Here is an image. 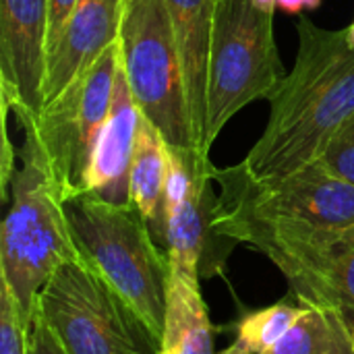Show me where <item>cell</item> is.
Here are the masks:
<instances>
[{"mask_svg":"<svg viewBox=\"0 0 354 354\" xmlns=\"http://www.w3.org/2000/svg\"><path fill=\"white\" fill-rule=\"evenodd\" d=\"M295 66L270 97V120L236 170L266 183L319 160L334 133L354 114V41L348 29L297 21Z\"/></svg>","mask_w":354,"mask_h":354,"instance_id":"obj_1","label":"cell"},{"mask_svg":"<svg viewBox=\"0 0 354 354\" xmlns=\"http://www.w3.org/2000/svg\"><path fill=\"white\" fill-rule=\"evenodd\" d=\"M8 104L23 131V143L17 149L19 168L15 166L10 176L12 199L0 232V278L29 332L41 288L62 263L77 259L79 253L60 189L37 135L35 114L10 100Z\"/></svg>","mask_w":354,"mask_h":354,"instance_id":"obj_2","label":"cell"},{"mask_svg":"<svg viewBox=\"0 0 354 354\" xmlns=\"http://www.w3.org/2000/svg\"><path fill=\"white\" fill-rule=\"evenodd\" d=\"M79 257L89 263L160 336L164 332L170 259L135 205L81 193L62 201Z\"/></svg>","mask_w":354,"mask_h":354,"instance_id":"obj_3","label":"cell"},{"mask_svg":"<svg viewBox=\"0 0 354 354\" xmlns=\"http://www.w3.org/2000/svg\"><path fill=\"white\" fill-rule=\"evenodd\" d=\"M276 0H218L214 12L205 151L245 106L270 100L286 77L276 37Z\"/></svg>","mask_w":354,"mask_h":354,"instance_id":"obj_4","label":"cell"},{"mask_svg":"<svg viewBox=\"0 0 354 354\" xmlns=\"http://www.w3.org/2000/svg\"><path fill=\"white\" fill-rule=\"evenodd\" d=\"M35 317L66 354H160V336L81 257L52 274Z\"/></svg>","mask_w":354,"mask_h":354,"instance_id":"obj_5","label":"cell"},{"mask_svg":"<svg viewBox=\"0 0 354 354\" xmlns=\"http://www.w3.org/2000/svg\"><path fill=\"white\" fill-rule=\"evenodd\" d=\"M216 232L261 251L290 295L326 309H354V222L315 226L216 216Z\"/></svg>","mask_w":354,"mask_h":354,"instance_id":"obj_6","label":"cell"},{"mask_svg":"<svg viewBox=\"0 0 354 354\" xmlns=\"http://www.w3.org/2000/svg\"><path fill=\"white\" fill-rule=\"evenodd\" d=\"M118 48L122 73L141 114L153 122L168 145L199 149L168 2L124 0Z\"/></svg>","mask_w":354,"mask_h":354,"instance_id":"obj_7","label":"cell"},{"mask_svg":"<svg viewBox=\"0 0 354 354\" xmlns=\"http://www.w3.org/2000/svg\"><path fill=\"white\" fill-rule=\"evenodd\" d=\"M120 73L118 39L79 73L41 114L35 127L62 201L81 195L100 131L108 118Z\"/></svg>","mask_w":354,"mask_h":354,"instance_id":"obj_8","label":"cell"},{"mask_svg":"<svg viewBox=\"0 0 354 354\" xmlns=\"http://www.w3.org/2000/svg\"><path fill=\"white\" fill-rule=\"evenodd\" d=\"M214 183L220 185L216 216L251 218L263 222H301L336 226L354 222V185L330 174L313 162L288 176L253 183L236 166L216 168Z\"/></svg>","mask_w":354,"mask_h":354,"instance_id":"obj_9","label":"cell"},{"mask_svg":"<svg viewBox=\"0 0 354 354\" xmlns=\"http://www.w3.org/2000/svg\"><path fill=\"white\" fill-rule=\"evenodd\" d=\"M220 354H353L338 311L297 297L247 313Z\"/></svg>","mask_w":354,"mask_h":354,"instance_id":"obj_10","label":"cell"},{"mask_svg":"<svg viewBox=\"0 0 354 354\" xmlns=\"http://www.w3.org/2000/svg\"><path fill=\"white\" fill-rule=\"evenodd\" d=\"M50 60V0H0V93L41 114Z\"/></svg>","mask_w":354,"mask_h":354,"instance_id":"obj_11","label":"cell"},{"mask_svg":"<svg viewBox=\"0 0 354 354\" xmlns=\"http://www.w3.org/2000/svg\"><path fill=\"white\" fill-rule=\"evenodd\" d=\"M212 172L209 153H201L185 197L164 207V245L172 274L193 282H199V268L212 239L220 236L216 232L218 197L212 191Z\"/></svg>","mask_w":354,"mask_h":354,"instance_id":"obj_12","label":"cell"},{"mask_svg":"<svg viewBox=\"0 0 354 354\" xmlns=\"http://www.w3.org/2000/svg\"><path fill=\"white\" fill-rule=\"evenodd\" d=\"M139 118H141V110L129 89L127 77L120 66L112 106L100 131L83 193L95 195L104 201L118 203V205L131 203L129 178H131V162L137 141Z\"/></svg>","mask_w":354,"mask_h":354,"instance_id":"obj_13","label":"cell"},{"mask_svg":"<svg viewBox=\"0 0 354 354\" xmlns=\"http://www.w3.org/2000/svg\"><path fill=\"white\" fill-rule=\"evenodd\" d=\"M124 0H79L50 52L46 104L118 39ZM44 104V106H46Z\"/></svg>","mask_w":354,"mask_h":354,"instance_id":"obj_14","label":"cell"},{"mask_svg":"<svg viewBox=\"0 0 354 354\" xmlns=\"http://www.w3.org/2000/svg\"><path fill=\"white\" fill-rule=\"evenodd\" d=\"M172 17L176 46L180 54L187 106L193 127V137L199 151H205L207 127V87H209V56L214 12L218 0H166Z\"/></svg>","mask_w":354,"mask_h":354,"instance_id":"obj_15","label":"cell"},{"mask_svg":"<svg viewBox=\"0 0 354 354\" xmlns=\"http://www.w3.org/2000/svg\"><path fill=\"white\" fill-rule=\"evenodd\" d=\"M168 174V143L149 118L141 114L131 162V205L149 224L153 239L164 241V189Z\"/></svg>","mask_w":354,"mask_h":354,"instance_id":"obj_16","label":"cell"},{"mask_svg":"<svg viewBox=\"0 0 354 354\" xmlns=\"http://www.w3.org/2000/svg\"><path fill=\"white\" fill-rule=\"evenodd\" d=\"M160 354H214L209 313L199 282L170 276Z\"/></svg>","mask_w":354,"mask_h":354,"instance_id":"obj_17","label":"cell"},{"mask_svg":"<svg viewBox=\"0 0 354 354\" xmlns=\"http://www.w3.org/2000/svg\"><path fill=\"white\" fill-rule=\"evenodd\" d=\"M317 162L336 178L354 185V114L334 133Z\"/></svg>","mask_w":354,"mask_h":354,"instance_id":"obj_18","label":"cell"},{"mask_svg":"<svg viewBox=\"0 0 354 354\" xmlns=\"http://www.w3.org/2000/svg\"><path fill=\"white\" fill-rule=\"evenodd\" d=\"M29 332L25 330L17 305L8 290H0V354H27Z\"/></svg>","mask_w":354,"mask_h":354,"instance_id":"obj_19","label":"cell"},{"mask_svg":"<svg viewBox=\"0 0 354 354\" xmlns=\"http://www.w3.org/2000/svg\"><path fill=\"white\" fill-rule=\"evenodd\" d=\"M27 354H66L62 346L56 342L48 326L35 317L33 326L29 328V344H27Z\"/></svg>","mask_w":354,"mask_h":354,"instance_id":"obj_20","label":"cell"},{"mask_svg":"<svg viewBox=\"0 0 354 354\" xmlns=\"http://www.w3.org/2000/svg\"><path fill=\"white\" fill-rule=\"evenodd\" d=\"M79 0H50V52L60 39Z\"/></svg>","mask_w":354,"mask_h":354,"instance_id":"obj_21","label":"cell"},{"mask_svg":"<svg viewBox=\"0 0 354 354\" xmlns=\"http://www.w3.org/2000/svg\"><path fill=\"white\" fill-rule=\"evenodd\" d=\"M278 8H282L288 15H301L305 8H317L322 0H276Z\"/></svg>","mask_w":354,"mask_h":354,"instance_id":"obj_22","label":"cell"},{"mask_svg":"<svg viewBox=\"0 0 354 354\" xmlns=\"http://www.w3.org/2000/svg\"><path fill=\"white\" fill-rule=\"evenodd\" d=\"M340 319H342V326L346 330V336L351 340V348H353L354 354V309H340L338 311Z\"/></svg>","mask_w":354,"mask_h":354,"instance_id":"obj_23","label":"cell"},{"mask_svg":"<svg viewBox=\"0 0 354 354\" xmlns=\"http://www.w3.org/2000/svg\"><path fill=\"white\" fill-rule=\"evenodd\" d=\"M348 33H351V39H353V41H354V23H353V25H351V27H348Z\"/></svg>","mask_w":354,"mask_h":354,"instance_id":"obj_24","label":"cell"}]
</instances>
